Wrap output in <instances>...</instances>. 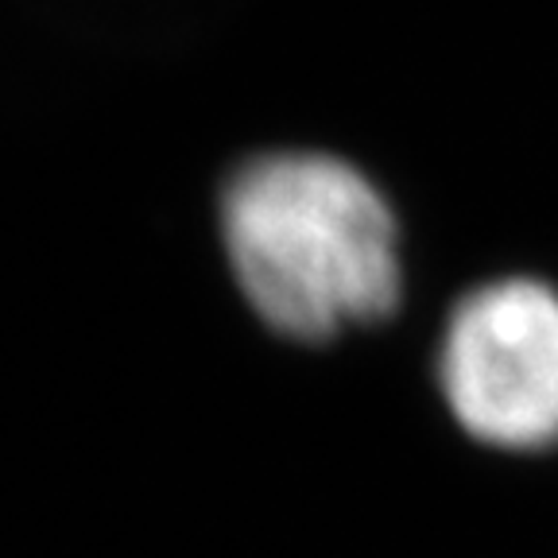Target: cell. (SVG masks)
Here are the masks:
<instances>
[{"mask_svg":"<svg viewBox=\"0 0 558 558\" xmlns=\"http://www.w3.org/2000/svg\"><path fill=\"white\" fill-rule=\"evenodd\" d=\"M233 276L264 323L318 341L400 299V233L365 174L330 156L241 167L221 202Z\"/></svg>","mask_w":558,"mask_h":558,"instance_id":"cell-1","label":"cell"},{"mask_svg":"<svg viewBox=\"0 0 558 558\" xmlns=\"http://www.w3.org/2000/svg\"><path fill=\"white\" fill-rule=\"evenodd\" d=\"M438 376L458 423L481 442H558V295L535 279L473 291L446 326Z\"/></svg>","mask_w":558,"mask_h":558,"instance_id":"cell-2","label":"cell"}]
</instances>
